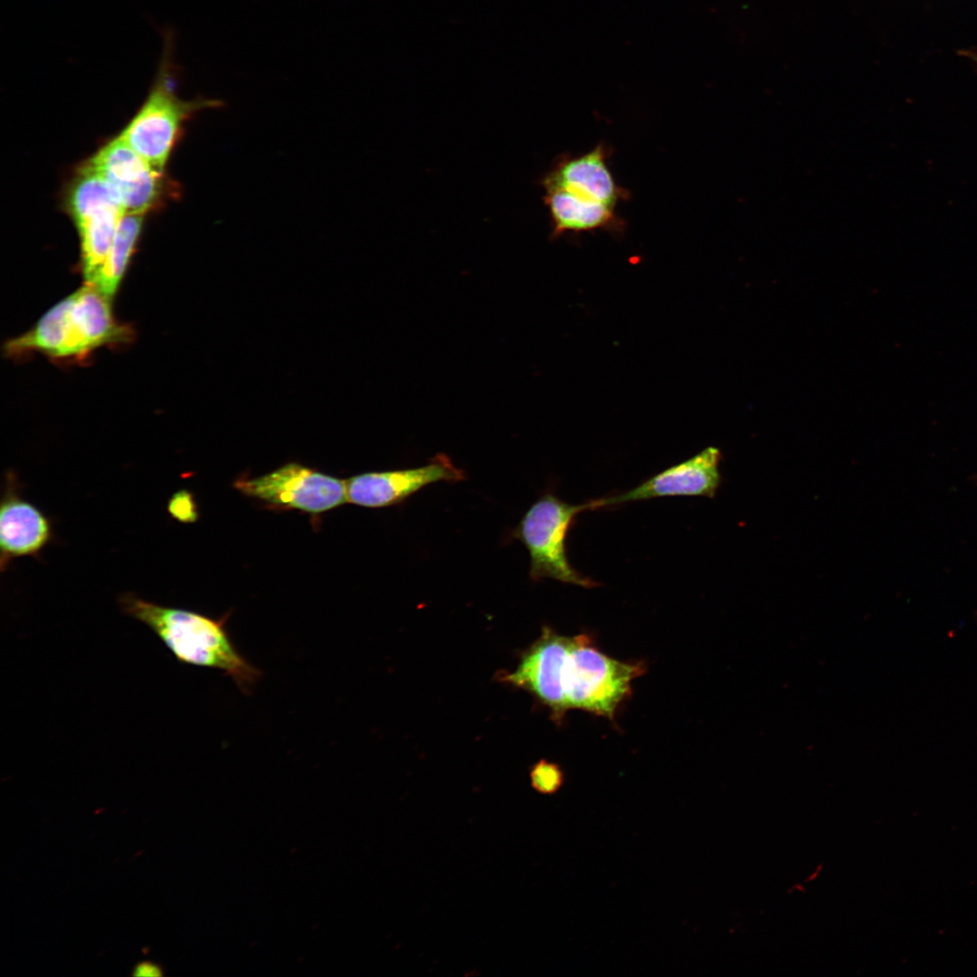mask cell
<instances>
[{"instance_id":"cell-9","label":"cell","mask_w":977,"mask_h":977,"mask_svg":"<svg viewBox=\"0 0 977 977\" xmlns=\"http://www.w3.org/2000/svg\"><path fill=\"white\" fill-rule=\"evenodd\" d=\"M109 185L125 213H145L158 195L159 175L120 137L88 163Z\"/></svg>"},{"instance_id":"cell-1","label":"cell","mask_w":977,"mask_h":977,"mask_svg":"<svg viewBox=\"0 0 977 977\" xmlns=\"http://www.w3.org/2000/svg\"><path fill=\"white\" fill-rule=\"evenodd\" d=\"M119 602L125 614L147 626L178 661L223 670L244 693L251 692L260 679L261 671L231 641L224 617L217 620L163 606L134 593L122 594Z\"/></svg>"},{"instance_id":"cell-8","label":"cell","mask_w":977,"mask_h":977,"mask_svg":"<svg viewBox=\"0 0 977 977\" xmlns=\"http://www.w3.org/2000/svg\"><path fill=\"white\" fill-rule=\"evenodd\" d=\"M464 479V471L448 456L439 453L421 467L365 472L346 479L347 502L366 507H389L402 503L432 483Z\"/></svg>"},{"instance_id":"cell-10","label":"cell","mask_w":977,"mask_h":977,"mask_svg":"<svg viewBox=\"0 0 977 977\" xmlns=\"http://www.w3.org/2000/svg\"><path fill=\"white\" fill-rule=\"evenodd\" d=\"M721 460L719 449L707 447L690 459L657 473L626 492L595 499V508L662 497L714 498L721 482Z\"/></svg>"},{"instance_id":"cell-2","label":"cell","mask_w":977,"mask_h":977,"mask_svg":"<svg viewBox=\"0 0 977 977\" xmlns=\"http://www.w3.org/2000/svg\"><path fill=\"white\" fill-rule=\"evenodd\" d=\"M126 327L113 317L111 299L86 284L49 309L28 332L10 340V355L38 351L55 357L81 356L124 341Z\"/></svg>"},{"instance_id":"cell-14","label":"cell","mask_w":977,"mask_h":977,"mask_svg":"<svg viewBox=\"0 0 977 977\" xmlns=\"http://www.w3.org/2000/svg\"><path fill=\"white\" fill-rule=\"evenodd\" d=\"M545 191L543 200L550 213L551 239L565 232L606 230L616 233L622 231L624 224L616 214L615 207L581 198L560 188Z\"/></svg>"},{"instance_id":"cell-13","label":"cell","mask_w":977,"mask_h":977,"mask_svg":"<svg viewBox=\"0 0 977 977\" xmlns=\"http://www.w3.org/2000/svg\"><path fill=\"white\" fill-rule=\"evenodd\" d=\"M608 152L603 144H598L581 156H564L543 176L542 186L564 189L581 198L616 207L630 194L616 184L606 163Z\"/></svg>"},{"instance_id":"cell-17","label":"cell","mask_w":977,"mask_h":977,"mask_svg":"<svg viewBox=\"0 0 977 977\" xmlns=\"http://www.w3.org/2000/svg\"><path fill=\"white\" fill-rule=\"evenodd\" d=\"M167 511L176 520L193 523L198 517L197 507L192 494L185 489L175 492L167 504Z\"/></svg>"},{"instance_id":"cell-18","label":"cell","mask_w":977,"mask_h":977,"mask_svg":"<svg viewBox=\"0 0 977 977\" xmlns=\"http://www.w3.org/2000/svg\"><path fill=\"white\" fill-rule=\"evenodd\" d=\"M132 974L134 976H161L162 970L157 964L145 961L136 964Z\"/></svg>"},{"instance_id":"cell-6","label":"cell","mask_w":977,"mask_h":977,"mask_svg":"<svg viewBox=\"0 0 977 977\" xmlns=\"http://www.w3.org/2000/svg\"><path fill=\"white\" fill-rule=\"evenodd\" d=\"M70 204L81 236L83 277L86 284L93 285L107 261L125 211L106 182L88 165L73 185Z\"/></svg>"},{"instance_id":"cell-11","label":"cell","mask_w":977,"mask_h":977,"mask_svg":"<svg viewBox=\"0 0 977 977\" xmlns=\"http://www.w3.org/2000/svg\"><path fill=\"white\" fill-rule=\"evenodd\" d=\"M571 640L572 637L559 635L545 626L541 636L522 654L517 669L502 678L534 695L550 709L556 722L567 712L560 677Z\"/></svg>"},{"instance_id":"cell-16","label":"cell","mask_w":977,"mask_h":977,"mask_svg":"<svg viewBox=\"0 0 977 977\" xmlns=\"http://www.w3.org/2000/svg\"><path fill=\"white\" fill-rule=\"evenodd\" d=\"M529 778L531 786L536 792L553 795L562 788L564 773L557 764L542 759L530 768Z\"/></svg>"},{"instance_id":"cell-7","label":"cell","mask_w":977,"mask_h":977,"mask_svg":"<svg viewBox=\"0 0 977 977\" xmlns=\"http://www.w3.org/2000/svg\"><path fill=\"white\" fill-rule=\"evenodd\" d=\"M243 494L280 508L318 514L347 502L346 481L298 463H288L254 479L240 478Z\"/></svg>"},{"instance_id":"cell-15","label":"cell","mask_w":977,"mask_h":977,"mask_svg":"<svg viewBox=\"0 0 977 977\" xmlns=\"http://www.w3.org/2000/svg\"><path fill=\"white\" fill-rule=\"evenodd\" d=\"M144 213H124L119 224L107 261L92 286L113 299L124 275Z\"/></svg>"},{"instance_id":"cell-3","label":"cell","mask_w":977,"mask_h":977,"mask_svg":"<svg viewBox=\"0 0 977 977\" xmlns=\"http://www.w3.org/2000/svg\"><path fill=\"white\" fill-rule=\"evenodd\" d=\"M644 671L642 662L607 656L586 634L572 636L560 677L566 711L581 709L612 721L631 682Z\"/></svg>"},{"instance_id":"cell-4","label":"cell","mask_w":977,"mask_h":977,"mask_svg":"<svg viewBox=\"0 0 977 977\" xmlns=\"http://www.w3.org/2000/svg\"><path fill=\"white\" fill-rule=\"evenodd\" d=\"M163 47L157 77L143 107L119 136L155 170L161 173L182 121L194 111L222 106V101L201 99L184 101L172 91L175 70V34L164 29Z\"/></svg>"},{"instance_id":"cell-12","label":"cell","mask_w":977,"mask_h":977,"mask_svg":"<svg viewBox=\"0 0 977 977\" xmlns=\"http://www.w3.org/2000/svg\"><path fill=\"white\" fill-rule=\"evenodd\" d=\"M5 480L0 508L2 572L15 558H38L53 536L51 520L36 506L22 497L15 475L8 471Z\"/></svg>"},{"instance_id":"cell-5","label":"cell","mask_w":977,"mask_h":977,"mask_svg":"<svg viewBox=\"0 0 977 977\" xmlns=\"http://www.w3.org/2000/svg\"><path fill=\"white\" fill-rule=\"evenodd\" d=\"M587 509H594V500L573 505L547 492L525 513L512 536L529 553L531 580L550 578L585 588L598 584L575 570L566 555L568 530L576 516Z\"/></svg>"}]
</instances>
